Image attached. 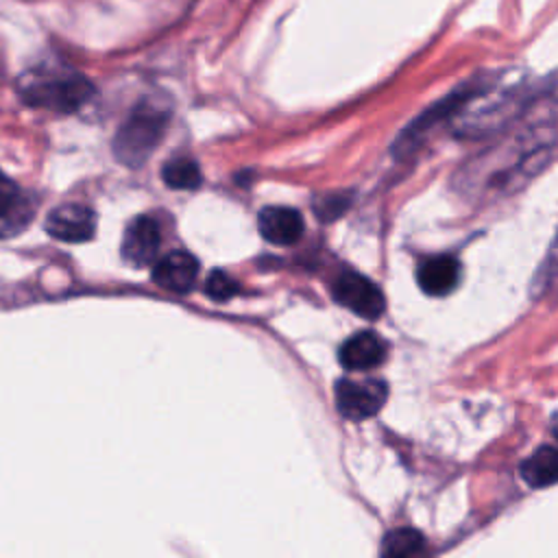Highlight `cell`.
<instances>
[{"label": "cell", "mask_w": 558, "mask_h": 558, "mask_svg": "<svg viewBox=\"0 0 558 558\" xmlns=\"http://www.w3.org/2000/svg\"><path fill=\"white\" fill-rule=\"evenodd\" d=\"M17 89L31 107L59 113L76 111L94 96V85L83 74L61 68H33L17 81Z\"/></svg>", "instance_id": "obj_1"}, {"label": "cell", "mask_w": 558, "mask_h": 558, "mask_svg": "<svg viewBox=\"0 0 558 558\" xmlns=\"http://www.w3.org/2000/svg\"><path fill=\"white\" fill-rule=\"evenodd\" d=\"M170 120V107L157 96L142 98L113 140V153L118 161L135 168L148 159L153 148L159 144Z\"/></svg>", "instance_id": "obj_2"}, {"label": "cell", "mask_w": 558, "mask_h": 558, "mask_svg": "<svg viewBox=\"0 0 558 558\" xmlns=\"http://www.w3.org/2000/svg\"><path fill=\"white\" fill-rule=\"evenodd\" d=\"M331 294L342 307L351 310L362 318H377L386 307V299L379 286H375L371 279L355 270L340 272L333 279Z\"/></svg>", "instance_id": "obj_3"}, {"label": "cell", "mask_w": 558, "mask_h": 558, "mask_svg": "<svg viewBox=\"0 0 558 558\" xmlns=\"http://www.w3.org/2000/svg\"><path fill=\"white\" fill-rule=\"evenodd\" d=\"M388 388L381 379H340L336 384V408L349 421H364L381 410Z\"/></svg>", "instance_id": "obj_4"}, {"label": "cell", "mask_w": 558, "mask_h": 558, "mask_svg": "<svg viewBox=\"0 0 558 558\" xmlns=\"http://www.w3.org/2000/svg\"><path fill=\"white\" fill-rule=\"evenodd\" d=\"M46 231L61 242H87L96 233V214L81 203L59 205L48 214Z\"/></svg>", "instance_id": "obj_5"}, {"label": "cell", "mask_w": 558, "mask_h": 558, "mask_svg": "<svg viewBox=\"0 0 558 558\" xmlns=\"http://www.w3.org/2000/svg\"><path fill=\"white\" fill-rule=\"evenodd\" d=\"M159 244H161V231L157 220L146 214L135 216L124 229L122 257L131 266H148L157 259Z\"/></svg>", "instance_id": "obj_6"}, {"label": "cell", "mask_w": 558, "mask_h": 558, "mask_svg": "<svg viewBox=\"0 0 558 558\" xmlns=\"http://www.w3.org/2000/svg\"><path fill=\"white\" fill-rule=\"evenodd\" d=\"M259 233L266 242L275 246H290L303 235V216L292 207H264L257 216Z\"/></svg>", "instance_id": "obj_7"}, {"label": "cell", "mask_w": 558, "mask_h": 558, "mask_svg": "<svg viewBox=\"0 0 558 558\" xmlns=\"http://www.w3.org/2000/svg\"><path fill=\"white\" fill-rule=\"evenodd\" d=\"M198 262L187 251H170L157 259L153 268V279L157 286L170 292H187L196 283Z\"/></svg>", "instance_id": "obj_8"}, {"label": "cell", "mask_w": 558, "mask_h": 558, "mask_svg": "<svg viewBox=\"0 0 558 558\" xmlns=\"http://www.w3.org/2000/svg\"><path fill=\"white\" fill-rule=\"evenodd\" d=\"M460 281V264L451 255H432L416 270L418 288L429 296H445Z\"/></svg>", "instance_id": "obj_9"}, {"label": "cell", "mask_w": 558, "mask_h": 558, "mask_svg": "<svg viewBox=\"0 0 558 558\" xmlns=\"http://www.w3.org/2000/svg\"><path fill=\"white\" fill-rule=\"evenodd\" d=\"M338 360L347 371H366L379 366L386 360V342L373 331H360L342 342Z\"/></svg>", "instance_id": "obj_10"}, {"label": "cell", "mask_w": 558, "mask_h": 558, "mask_svg": "<svg viewBox=\"0 0 558 558\" xmlns=\"http://www.w3.org/2000/svg\"><path fill=\"white\" fill-rule=\"evenodd\" d=\"M521 477L534 486L543 488L558 482V445H543L521 464Z\"/></svg>", "instance_id": "obj_11"}, {"label": "cell", "mask_w": 558, "mask_h": 558, "mask_svg": "<svg viewBox=\"0 0 558 558\" xmlns=\"http://www.w3.org/2000/svg\"><path fill=\"white\" fill-rule=\"evenodd\" d=\"M161 179L172 190H194L201 185L203 174L192 157H172L163 163Z\"/></svg>", "instance_id": "obj_12"}, {"label": "cell", "mask_w": 558, "mask_h": 558, "mask_svg": "<svg viewBox=\"0 0 558 558\" xmlns=\"http://www.w3.org/2000/svg\"><path fill=\"white\" fill-rule=\"evenodd\" d=\"M35 207L31 203V198L17 194L11 201L0 205V238H11L20 231H24L28 227V222L33 220Z\"/></svg>", "instance_id": "obj_13"}, {"label": "cell", "mask_w": 558, "mask_h": 558, "mask_svg": "<svg viewBox=\"0 0 558 558\" xmlns=\"http://www.w3.org/2000/svg\"><path fill=\"white\" fill-rule=\"evenodd\" d=\"M425 549V541L423 536L412 530V527H399L392 530L390 534H386L384 543H381V554L384 556H412V554H421Z\"/></svg>", "instance_id": "obj_14"}, {"label": "cell", "mask_w": 558, "mask_h": 558, "mask_svg": "<svg viewBox=\"0 0 558 558\" xmlns=\"http://www.w3.org/2000/svg\"><path fill=\"white\" fill-rule=\"evenodd\" d=\"M205 292L214 301H229L238 292V283L225 270H211L205 279Z\"/></svg>", "instance_id": "obj_15"}, {"label": "cell", "mask_w": 558, "mask_h": 558, "mask_svg": "<svg viewBox=\"0 0 558 558\" xmlns=\"http://www.w3.org/2000/svg\"><path fill=\"white\" fill-rule=\"evenodd\" d=\"M347 203H349V198H344L342 194H325V196H320V203H316V214H318V218H325V220L336 218L344 211Z\"/></svg>", "instance_id": "obj_16"}, {"label": "cell", "mask_w": 558, "mask_h": 558, "mask_svg": "<svg viewBox=\"0 0 558 558\" xmlns=\"http://www.w3.org/2000/svg\"><path fill=\"white\" fill-rule=\"evenodd\" d=\"M538 98H541L543 102H547L549 109L558 111V72H556L554 76H549V81H547V85L541 89Z\"/></svg>", "instance_id": "obj_17"}, {"label": "cell", "mask_w": 558, "mask_h": 558, "mask_svg": "<svg viewBox=\"0 0 558 558\" xmlns=\"http://www.w3.org/2000/svg\"><path fill=\"white\" fill-rule=\"evenodd\" d=\"M20 194V190H17V185L0 170V205L2 203H7V201H11L13 196H17Z\"/></svg>", "instance_id": "obj_18"}]
</instances>
